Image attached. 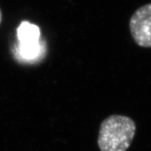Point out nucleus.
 Segmentation results:
<instances>
[{"label": "nucleus", "mask_w": 151, "mask_h": 151, "mask_svg": "<svg viewBox=\"0 0 151 151\" xmlns=\"http://www.w3.org/2000/svg\"><path fill=\"white\" fill-rule=\"evenodd\" d=\"M135 122L127 116L113 114L104 119L98 135L100 151H127L135 136Z\"/></svg>", "instance_id": "1"}, {"label": "nucleus", "mask_w": 151, "mask_h": 151, "mask_svg": "<svg viewBox=\"0 0 151 151\" xmlns=\"http://www.w3.org/2000/svg\"><path fill=\"white\" fill-rule=\"evenodd\" d=\"M129 31L140 47L151 48V3L139 7L129 19Z\"/></svg>", "instance_id": "2"}, {"label": "nucleus", "mask_w": 151, "mask_h": 151, "mask_svg": "<svg viewBox=\"0 0 151 151\" xmlns=\"http://www.w3.org/2000/svg\"><path fill=\"white\" fill-rule=\"evenodd\" d=\"M19 45V56L23 57L22 59H31L39 56L41 51L40 44V31L37 26L24 21L20 24L17 29Z\"/></svg>", "instance_id": "3"}, {"label": "nucleus", "mask_w": 151, "mask_h": 151, "mask_svg": "<svg viewBox=\"0 0 151 151\" xmlns=\"http://www.w3.org/2000/svg\"><path fill=\"white\" fill-rule=\"evenodd\" d=\"M2 11H1V9H0V25L2 23Z\"/></svg>", "instance_id": "4"}]
</instances>
